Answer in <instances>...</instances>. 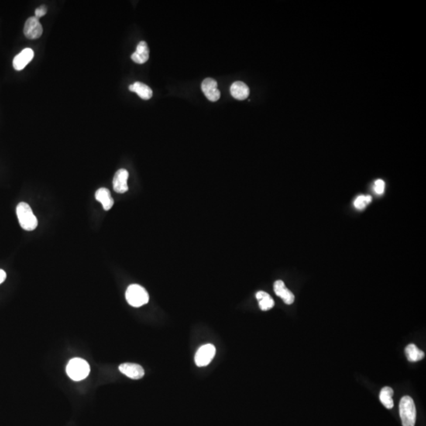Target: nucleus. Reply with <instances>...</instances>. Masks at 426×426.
Segmentation results:
<instances>
[{
	"instance_id": "obj_1",
	"label": "nucleus",
	"mask_w": 426,
	"mask_h": 426,
	"mask_svg": "<svg viewBox=\"0 0 426 426\" xmlns=\"http://www.w3.org/2000/svg\"><path fill=\"white\" fill-rule=\"evenodd\" d=\"M16 211L18 221L22 228L28 231L36 229L38 225L37 219L27 203H19L17 206Z\"/></svg>"
},
{
	"instance_id": "obj_2",
	"label": "nucleus",
	"mask_w": 426,
	"mask_h": 426,
	"mask_svg": "<svg viewBox=\"0 0 426 426\" xmlns=\"http://www.w3.org/2000/svg\"><path fill=\"white\" fill-rule=\"evenodd\" d=\"M90 372V365L81 358H73L66 365V373L74 381L84 380L89 376Z\"/></svg>"
},
{
	"instance_id": "obj_3",
	"label": "nucleus",
	"mask_w": 426,
	"mask_h": 426,
	"mask_svg": "<svg viewBox=\"0 0 426 426\" xmlns=\"http://www.w3.org/2000/svg\"><path fill=\"white\" fill-rule=\"evenodd\" d=\"M399 414L403 426H414L416 421V407L410 396L402 398L399 403Z\"/></svg>"
},
{
	"instance_id": "obj_4",
	"label": "nucleus",
	"mask_w": 426,
	"mask_h": 426,
	"mask_svg": "<svg viewBox=\"0 0 426 426\" xmlns=\"http://www.w3.org/2000/svg\"><path fill=\"white\" fill-rule=\"evenodd\" d=\"M125 299L133 307H141L149 303V296L143 287L138 284H132L125 291Z\"/></svg>"
},
{
	"instance_id": "obj_5",
	"label": "nucleus",
	"mask_w": 426,
	"mask_h": 426,
	"mask_svg": "<svg viewBox=\"0 0 426 426\" xmlns=\"http://www.w3.org/2000/svg\"><path fill=\"white\" fill-rule=\"evenodd\" d=\"M216 348L211 344H206L199 348L195 355V363L199 367L208 365L215 357Z\"/></svg>"
},
{
	"instance_id": "obj_6",
	"label": "nucleus",
	"mask_w": 426,
	"mask_h": 426,
	"mask_svg": "<svg viewBox=\"0 0 426 426\" xmlns=\"http://www.w3.org/2000/svg\"><path fill=\"white\" fill-rule=\"evenodd\" d=\"M25 36L30 39H36L41 36L43 33V27L36 17L28 18L24 26Z\"/></svg>"
},
{
	"instance_id": "obj_7",
	"label": "nucleus",
	"mask_w": 426,
	"mask_h": 426,
	"mask_svg": "<svg viewBox=\"0 0 426 426\" xmlns=\"http://www.w3.org/2000/svg\"><path fill=\"white\" fill-rule=\"evenodd\" d=\"M217 81L215 79L205 78L201 84V90L208 100L212 102L221 98V92L217 88Z\"/></svg>"
},
{
	"instance_id": "obj_8",
	"label": "nucleus",
	"mask_w": 426,
	"mask_h": 426,
	"mask_svg": "<svg viewBox=\"0 0 426 426\" xmlns=\"http://www.w3.org/2000/svg\"><path fill=\"white\" fill-rule=\"evenodd\" d=\"M129 173L125 169H120L115 173L113 179V189L118 194H124L128 190L127 180Z\"/></svg>"
},
{
	"instance_id": "obj_9",
	"label": "nucleus",
	"mask_w": 426,
	"mask_h": 426,
	"mask_svg": "<svg viewBox=\"0 0 426 426\" xmlns=\"http://www.w3.org/2000/svg\"><path fill=\"white\" fill-rule=\"evenodd\" d=\"M118 369L122 374L125 375L133 380H139L145 375L143 368L138 364L123 363L119 365Z\"/></svg>"
},
{
	"instance_id": "obj_10",
	"label": "nucleus",
	"mask_w": 426,
	"mask_h": 426,
	"mask_svg": "<svg viewBox=\"0 0 426 426\" xmlns=\"http://www.w3.org/2000/svg\"><path fill=\"white\" fill-rule=\"evenodd\" d=\"M34 57V52L31 49H25L15 56L13 60V66L15 70L20 71L23 70Z\"/></svg>"
},
{
	"instance_id": "obj_11",
	"label": "nucleus",
	"mask_w": 426,
	"mask_h": 426,
	"mask_svg": "<svg viewBox=\"0 0 426 426\" xmlns=\"http://www.w3.org/2000/svg\"><path fill=\"white\" fill-rule=\"evenodd\" d=\"M274 291L276 295L283 299L287 305H291L294 301V295L282 280H277L274 283Z\"/></svg>"
},
{
	"instance_id": "obj_12",
	"label": "nucleus",
	"mask_w": 426,
	"mask_h": 426,
	"mask_svg": "<svg viewBox=\"0 0 426 426\" xmlns=\"http://www.w3.org/2000/svg\"><path fill=\"white\" fill-rule=\"evenodd\" d=\"M149 49L147 43L141 41L137 46L136 51L131 56V59L138 64H144L149 60Z\"/></svg>"
},
{
	"instance_id": "obj_13",
	"label": "nucleus",
	"mask_w": 426,
	"mask_h": 426,
	"mask_svg": "<svg viewBox=\"0 0 426 426\" xmlns=\"http://www.w3.org/2000/svg\"><path fill=\"white\" fill-rule=\"evenodd\" d=\"M230 91L231 96L238 101H243L248 98L249 95V87L242 81H235L233 83Z\"/></svg>"
},
{
	"instance_id": "obj_14",
	"label": "nucleus",
	"mask_w": 426,
	"mask_h": 426,
	"mask_svg": "<svg viewBox=\"0 0 426 426\" xmlns=\"http://www.w3.org/2000/svg\"><path fill=\"white\" fill-rule=\"evenodd\" d=\"M97 201L102 204L103 208L106 211L111 209L114 204V200L111 195V192L107 188H100L95 194Z\"/></svg>"
},
{
	"instance_id": "obj_15",
	"label": "nucleus",
	"mask_w": 426,
	"mask_h": 426,
	"mask_svg": "<svg viewBox=\"0 0 426 426\" xmlns=\"http://www.w3.org/2000/svg\"><path fill=\"white\" fill-rule=\"evenodd\" d=\"M129 90L133 93H136L143 100L147 101V100L152 98V90L147 84H144V83L137 81V82H135L129 86Z\"/></svg>"
},
{
	"instance_id": "obj_16",
	"label": "nucleus",
	"mask_w": 426,
	"mask_h": 426,
	"mask_svg": "<svg viewBox=\"0 0 426 426\" xmlns=\"http://www.w3.org/2000/svg\"><path fill=\"white\" fill-rule=\"evenodd\" d=\"M256 297L259 303L260 308L263 311H267L273 308L275 306L274 300L265 291H258L256 294Z\"/></svg>"
},
{
	"instance_id": "obj_17",
	"label": "nucleus",
	"mask_w": 426,
	"mask_h": 426,
	"mask_svg": "<svg viewBox=\"0 0 426 426\" xmlns=\"http://www.w3.org/2000/svg\"><path fill=\"white\" fill-rule=\"evenodd\" d=\"M405 355L407 356L409 362H416L421 361L424 357V353L418 349L414 344H410L405 349Z\"/></svg>"
},
{
	"instance_id": "obj_18",
	"label": "nucleus",
	"mask_w": 426,
	"mask_h": 426,
	"mask_svg": "<svg viewBox=\"0 0 426 426\" xmlns=\"http://www.w3.org/2000/svg\"><path fill=\"white\" fill-rule=\"evenodd\" d=\"M393 393L394 391L390 387L383 388L380 391V400L386 408L392 409L394 407V402L392 399Z\"/></svg>"
},
{
	"instance_id": "obj_19",
	"label": "nucleus",
	"mask_w": 426,
	"mask_h": 426,
	"mask_svg": "<svg viewBox=\"0 0 426 426\" xmlns=\"http://www.w3.org/2000/svg\"><path fill=\"white\" fill-rule=\"evenodd\" d=\"M372 201L371 196L360 195L358 196L355 200L354 205L358 210H363L364 208Z\"/></svg>"
},
{
	"instance_id": "obj_20",
	"label": "nucleus",
	"mask_w": 426,
	"mask_h": 426,
	"mask_svg": "<svg viewBox=\"0 0 426 426\" xmlns=\"http://www.w3.org/2000/svg\"><path fill=\"white\" fill-rule=\"evenodd\" d=\"M385 182L382 179H377V180H376V182L374 183V186H373V190H374L375 193L376 194H379V195H381V194H384V192H385Z\"/></svg>"
},
{
	"instance_id": "obj_21",
	"label": "nucleus",
	"mask_w": 426,
	"mask_h": 426,
	"mask_svg": "<svg viewBox=\"0 0 426 426\" xmlns=\"http://www.w3.org/2000/svg\"><path fill=\"white\" fill-rule=\"evenodd\" d=\"M47 12H48V8H46V6H39V8H36L35 11V17L39 19V18L45 16Z\"/></svg>"
},
{
	"instance_id": "obj_22",
	"label": "nucleus",
	"mask_w": 426,
	"mask_h": 426,
	"mask_svg": "<svg viewBox=\"0 0 426 426\" xmlns=\"http://www.w3.org/2000/svg\"><path fill=\"white\" fill-rule=\"evenodd\" d=\"M6 278H7V273L5 271L0 269V284L5 281Z\"/></svg>"
}]
</instances>
